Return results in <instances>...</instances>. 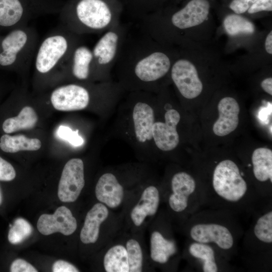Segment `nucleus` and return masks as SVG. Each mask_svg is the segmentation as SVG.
Masks as SVG:
<instances>
[{
    "label": "nucleus",
    "instance_id": "obj_8",
    "mask_svg": "<svg viewBox=\"0 0 272 272\" xmlns=\"http://www.w3.org/2000/svg\"><path fill=\"white\" fill-rule=\"evenodd\" d=\"M170 75L174 84L183 97L192 99L201 94L203 85L197 70L192 61L182 53L178 52Z\"/></svg>",
    "mask_w": 272,
    "mask_h": 272
},
{
    "label": "nucleus",
    "instance_id": "obj_36",
    "mask_svg": "<svg viewBox=\"0 0 272 272\" xmlns=\"http://www.w3.org/2000/svg\"><path fill=\"white\" fill-rule=\"evenodd\" d=\"M53 272H78L79 270L74 265L62 260L55 261L52 266Z\"/></svg>",
    "mask_w": 272,
    "mask_h": 272
},
{
    "label": "nucleus",
    "instance_id": "obj_24",
    "mask_svg": "<svg viewBox=\"0 0 272 272\" xmlns=\"http://www.w3.org/2000/svg\"><path fill=\"white\" fill-rule=\"evenodd\" d=\"M41 147V141L23 134L11 135L5 133L0 138V149L6 153H15L20 151H37Z\"/></svg>",
    "mask_w": 272,
    "mask_h": 272
},
{
    "label": "nucleus",
    "instance_id": "obj_7",
    "mask_svg": "<svg viewBox=\"0 0 272 272\" xmlns=\"http://www.w3.org/2000/svg\"><path fill=\"white\" fill-rule=\"evenodd\" d=\"M168 203L170 209L178 214L187 212L192 215L204 205L202 191L199 190L194 178L185 172L173 175Z\"/></svg>",
    "mask_w": 272,
    "mask_h": 272
},
{
    "label": "nucleus",
    "instance_id": "obj_34",
    "mask_svg": "<svg viewBox=\"0 0 272 272\" xmlns=\"http://www.w3.org/2000/svg\"><path fill=\"white\" fill-rule=\"evenodd\" d=\"M11 272H37V270L31 264L22 259H17L12 263Z\"/></svg>",
    "mask_w": 272,
    "mask_h": 272
},
{
    "label": "nucleus",
    "instance_id": "obj_29",
    "mask_svg": "<svg viewBox=\"0 0 272 272\" xmlns=\"http://www.w3.org/2000/svg\"><path fill=\"white\" fill-rule=\"evenodd\" d=\"M125 248L127 253L129 272L142 271L143 254L139 242L130 239L126 242Z\"/></svg>",
    "mask_w": 272,
    "mask_h": 272
},
{
    "label": "nucleus",
    "instance_id": "obj_30",
    "mask_svg": "<svg viewBox=\"0 0 272 272\" xmlns=\"http://www.w3.org/2000/svg\"><path fill=\"white\" fill-rule=\"evenodd\" d=\"M31 225L23 218L17 219L9 232L8 240L13 244L21 243L32 233Z\"/></svg>",
    "mask_w": 272,
    "mask_h": 272
},
{
    "label": "nucleus",
    "instance_id": "obj_38",
    "mask_svg": "<svg viewBox=\"0 0 272 272\" xmlns=\"http://www.w3.org/2000/svg\"><path fill=\"white\" fill-rule=\"evenodd\" d=\"M264 47L266 52L269 54H272V31H270L267 35L264 42Z\"/></svg>",
    "mask_w": 272,
    "mask_h": 272
},
{
    "label": "nucleus",
    "instance_id": "obj_5",
    "mask_svg": "<svg viewBox=\"0 0 272 272\" xmlns=\"http://www.w3.org/2000/svg\"><path fill=\"white\" fill-rule=\"evenodd\" d=\"M39 43L37 30L28 25L14 28L1 41L0 65L24 72L33 63Z\"/></svg>",
    "mask_w": 272,
    "mask_h": 272
},
{
    "label": "nucleus",
    "instance_id": "obj_26",
    "mask_svg": "<svg viewBox=\"0 0 272 272\" xmlns=\"http://www.w3.org/2000/svg\"><path fill=\"white\" fill-rule=\"evenodd\" d=\"M123 10L133 19L140 20L146 16L161 9L164 0H119Z\"/></svg>",
    "mask_w": 272,
    "mask_h": 272
},
{
    "label": "nucleus",
    "instance_id": "obj_17",
    "mask_svg": "<svg viewBox=\"0 0 272 272\" xmlns=\"http://www.w3.org/2000/svg\"><path fill=\"white\" fill-rule=\"evenodd\" d=\"M132 111V121L135 138L141 143L153 139L152 130L155 122L154 111L146 101H137Z\"/></svg>",
    "mask_w": 272,
    "mask_h": 272
},
{
    "label": "nucleus",
    "instance_id": "obj_10",
    "mask_svg": "<svg viewBox=\"0 0 272 272\" xmlns=\"http://www.w3.org/2000/svg\"><path fill=\"white\" fill-rule=\"evenodd\" d=\"M85 185L84 163L79 158L70 160L64 165L58 188V196L63 202H74Z\"/></svg>",
    "mask_w": 272,
    "mask_h": 272
},
{
    "label": "nucleus",
    "instance_id": "obj_9",
    "mask_svg": "<svg viewBox=\"0 0 272 272\" xmlns=\"http://www.w3.org/2000/svg\"><path fill=\"white\" fill-rule=\"evenodd\" d=\"M92 90L88 86L70 83L56 88L51 92L50 99L53 107L57 110H80L88 106Z\"/></svg>",
    "mask_w": 272,
    "mask_h": 272
},
{
    "label": "nucleus",
    "instance_id": "obj_20",
    "mask_svg": "<svg viewBox=\"0 0 272 272\" xmlns=\"http://www.w3.org/2000/svg\"><path fill=\"white\" fill-rule=\"evenodd\" d=\"M109 211L105 205L97 203L87 213L80 233V239L84 244L95 243L98 239L100 227L107 218Z\"/></svg>",
    "mask_w": 272,
    "mask_h": 272
},
{
    "label": "nucleus",
    "instance_id": "obj_6",
    "mask_svg": "<svg viewBox=\"0 0 272 272\" xmlns=\"http://www.w3.org/2000/svg\"><path fill=\"white\" fill-rule=\"evenodd\" d=\"M128 32L127 25L120 22L104 32L96 42L92 49L95 78H108Z\"/></svg>",
    "mask_w": 272,
    "mask_h": 272
},
{
    "label": "nucleus",
    "instance_id": "obj_23",
    "mask_svg": "<svg viewBox=\"0 0 272 272\" xmlns=\"http://www.w3.org/2000/svg\"><path fill=\"white\" fill-rule=\"evenodd\" d=\"M38 119V115L34 109L31 106H26L21 109L18 115L6 118L2 124V129L7 134L30 129L36 125Z\"/></svg>",
    "mask_w": 272,
    "mask_h": 272
},
{
    "label": "nucleus",
    "instance_id": "obj_31",
    "mask_svg": "<svg viewBox=\"0 0 272 272\" xmlns=\"http://www.w3.org/2000/svg\"><path fill=\"white\" fill-rule=\"evenodd\" d=\"M57 134L61 139L67 141L72 145L79 147L84 143V139L78 133V130L73 131L70 127L60 125L59 126Z\"/></svg>",
    "mask_w": 272,
    "mask_h": 272
},
{
    "label": "nucleus",
    "instance_id": "obj_11",
    "mask_svg": "<svg viewBox=\"0 0 272 272\" xmlns=\"http://www.w3.org/2000/svg\"><path fill=\"white\" fill-rule=\"evenodd\" d=\"M61 72L80 81L95 78L94 58L92 49L82 43L73 50Z\"/></svg>",
    "mask_w": 272,
    "mask_h": 272
},
{
    "label": "nucleus",
    "instance_id": "obj_37",
    "mask_svg": "<svg viewBox=\"0 0 272 272\" xmlns=\"http://www.w3.org/2000/svg\"><path fill=\"white\" fill-rule=\"evenodd\" d=\"M262 89L267 94L272 95V78L271 77L264 79L260 84Z\"/></svg>",
    "mask_w": 272,
    "mask_h": 272
},
{
    "label": "nucleus",
    "instance_id": "obj_2",
    "mask_svg": "<svg viewBox=\"0 0 272 272\" xmlns=\"http://www.w3.org/2000/svg\"><path fill=\"white\" fill-rule=\"evenodd\" d=\"M123 11L119 0H74L60 24L79 35L104 33L120 22Z\"/></svg>",
    "mask_w": 272,
    "mask_h": 272
},
{
    "label": "nucleus",
    "instance_id": "obj_28",
    "mask_svg": "<svg viewBox=\"0 0 272 272\" xmlns=\"http://www.w3.org/2000/svg\"><path fill=\"white\" fill-rule=\"evenodd\" d=\"M223 27L227 34L233 37L251 35L255 30V26L252 22L235 13L228 15L224 18Z\"/></svg>",
    "mask_w": 272,
    "mask_h": 272
},
{
    "label": "nucleus",
    "instance_id": "obj_16",
    "mask_svg": "<svg viewBox=\"0 0 272 272\" xmlns=\"http://www.w3.org/2000/svg\"><path fill=\"white\" fill-rule=\"evenodd\" d=\"M23 0H0V26L13 29L27 25L35 15Z\"/></svg>",
    "mask_w": 272,
    "mask_h": 272
},
{
    "label": "nucleus",
    "instance_id": "obj_33",
    "mask_svg": "<svg viewBox=\"0 0 272 272\" xmlns=\"http://www.w3.org/2000/svg\"><path fill=\"white\" fill-rule=\"evenodd\" d=\"M257 0H233L229 8L237 14L246 12Z\"/></svg>",
    "mask_w": 272,
    "mask_h": 272
},
{
    "label": "nucleus",
    "instance_id": "obj_14",
    "mask_svg": "<svg viewBox=\"0 0 272 272\" xmlns=\"http://www.w3.org/2000/svg\"><path fill=\"white\" fill-rule=\"evenodd\" d=\"M218 109L219 117L213 125V132L218 136H225L238 126L239 105L234 98L226 97L219 101Z\"/></svg>",
    "mask_w": 272,
    "mask_h": 272
},
{
    "label": "nucleus",
    "instance_id": "obj_27",
    "mask_svg": "<svg viewBox=\"0 0 272 272\" xmlns=\"http://www.w3.org/2000/svg\"><path fill=\"white\" fill-rule=\"evenodd\" d=\"M103 265L107 272H129L125 247L118 244L110 248L104 255Z\"/></svg>",
    "mask_w": 272,
    "mask_h": 272
},
{
    "label": "nucleus",
    "instance_id": "obj_21",
    "mask_svg": "<svg viewBox=\"0 0 272 272\" xmlns=\"http://www.w3.org/2000/svg\"><path fill=\"white\" fill-rule=\"evenodd\" d=\"M177 252L175 242L165 237L158 231H153L150 237V256L155 262L164 264Z\"/></svg>",
    "mask_w": 272,
    "mask_h": 272
},
{
    "label": "nucleus",
    "instance_id": "obj_15",
    "mask_svg": "<svg viewBox=\"0 0 272 272\" xmlns=\"http://www.w3.org/2000/svg\"><path fill=\"white\" fill-rule=\"evenodd\" d=\"M95 195L101 203L115 209L121 204L124 192L116 176L112 173H106L100 176L97 182Z\"/></svg>",
    "mask_w": 272,
    "mask_h": 272
},
{
    "label": "nucleus",
    "instance_id": "obj_39",
    "mask_svg": "<svg viewBox=\"0 0 272 272\" xmlns=\"http://www.w3.org/2000/svg\"><path fill=\"white\" fill-rule=\"evenodd\" d=\"M2 195L1 190L0 189V205L2 203Z\"/></svg>",
    "mask_w": 272,
    "mask_h": 272
},
{
    "label": "nucleus",
    "instance_id": "obj_1",
    "mask_svg": "<svg viewBox=\"0 0 272 272\" xmlns=\"http://www.w3.org/2000/svg\"><path fill=\"white\" fill-rule=\"evenodd\" d=\"M140 30L128 33L113 68L121 85L132 91H149L170 74L178 52Z\"/></svg>",
    "mask_w": 272,
    "mask_h": 272
},
{
    "label": "nucleus",
    "instance_id": "obj_13",
    "mask_svg": "<svg viewBox=\"0 0 272 272\" xmlns=\"http://www.w3.org/2000/svg\"><path fill=\"white\" fill-rule=\"evenodd\" d=\"M37 227L39 232L44 235L56 232L70 235L76 231L77 222L71 211L66 207L61 206L56 210L53 214L41 215L38 220Z\"/></svg>",
    "mask_w": 272,
    "mask_h": 272
},
{
    "label": "nucleus",
    "instance_id": "obj_4",
    "mask_svg": "<svg viewBox=\"0 0 272 272\" xmlns=\"http://www.w3.org/2000/svg\"><path fill=\"white\" fill-rule=\"evenodd\" d=\"M81 35L60 24L39 42L33 63L38 76H50L61 70L74 49L81 43Z\"/></svg>",
    "mask_w": 272,
    "mask_h": 272
},
{
    "label": "nucleus",
    "instance_id": "obj_22",
    "mask_svg": "<svg viewBox=\"0 0 272 272\" xmlns=\"http://www.w3.org/2000/svg\"><path fill=\"white\" fill-rule=\"evenodd\" d=\"M252 171L258 181L272 183V151L266 148L255 149L252 155Z\"/></svg>",
    "mask_w": 272,
    "mask_h": 272
},
{
    "label": "nucleus",
    "instance_id": "obj_25",
    "mask_svg": "<svg viewBox=\"0 0 272 272\" xmlns=\"http://www.w3.org/2000/svg\"><path fill=\"white\" fill-rule=\"evenodd\" d=\"M251 237L256 244L265 248L272 244V210L271 209L259 215L254 223Z\"/></svg>",
    "mask_w": 272,
    "mask_h": 272
},
{
    "label": "nucleus",
    "instance_id": "obj_35",
    "mask_svg": "<svg viewBox=\"0 0 272 272\" xmlns=\"http://www.w3.org/2000/svg\"><path fill=\"white\" fill-rule=\"evenodd\" d=\"M272 11V0H257L247 11L253 14L262 11Z\"/></svg>",
    "mask_w": 272,
    "mask_h": 272
},
{
    "label": "nucleus",
    "instance_id": "obj_18",
    "mask_svg": "<svg viewBox=\"0 0 272 272\" xmlns=\"http://www.w3.org/2000/svg\"><path fill=\"white\" fill-rule=\"evenodd\" d=\"M187 251L192 262L202 271H219L221 266L218 257L222 255L212 245L192 241L188 245Z\"/></svg>",
    "mask_w": 272,
    "mask_h": 272
},
{
    "label": "nucleus",
    "instance_id": "obj_32",
    "mask_svg": "<svg viewBox=\"0 0 272 272\" xmlns=\"http://www.w3.org/2000/svg\"><path fill=\"white\" fill-rule=\"evenodd\" d=\"M15 177L16 171L13 166L0 156V181H12Z\"/></svg>",
    "mask_w": 272,
    "mask_h": 272
},
{
    "label": "nucleus",
    "instance_id": "obj_19",
    "mask_svg": "<svg viewBox=\"0 0 272 272\" xmlns=\"http://www.w3.org/2000/svg\"><path fill=\"white\" fill-rule=\"evenodd\" d=\"M160 201V192L158 188L153 185L146 187L130 213V218L134 225L140 226L148 216L155 215L157 212Z\"/></svg>",
    "mask_w": 272,
    "mask_h": 272
},
{
    "label": "nucleus",
    "instance_id": "obj_3",
    "mask_svg": "<svg viewBox=\"0 0 272 272\" xmlns=\"http://www.w3.org/2000/svg\"><path fill=\"white\" fill-rule=\"evenodd\" d=\"M231 212L218 210L192 215L188 233L193 241L212 245L226 258L234 253L240 235Z\"/></svg>",
    "mask_w": 272,
    "mask_h": 272
},
{
    "label": "nucleus",
    "instance_id": "obj_12",
    "mask_svg": "<svg viewBox=\"0 0 272 272\" xmlns=\"http://www.w3.org/2000/svg\"><path fill=\"white\" fill-rule=\"evenodd\" d=\"M165 122H155L152 130L153 139L157 147L163 151H170L178 145L179 137L177 125L180 120L179 113L174 109L168 110Z\"/></svg>",
    "mask_w": 272,
    "mask_h": 272
}]
</instances>
